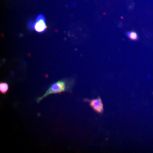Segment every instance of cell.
<instances>
[{
	"label": "cell",
	"mask_w": 153,
	"mask_h": 153,
	"mask_svg": "<svg viewBox=\"0 0 153 153\" xmlns=\"http://www.w3.org/2000/svg\"><path fill=\"white\" fill-rule=\"evenodd\" d=\"M70 87L71 86L68 85V83H66V81L64 80L57 81L52 84L44 95L37 99V102H40L42 100L50 94L60 93L68 90Z\"/></svg>",
	"instance_id": "cell-1"
},
{
	"label": "cell",
	"mask_w": 153,
	"mask_h": 153,
	"mask_svg": "<svg viewBox=\"0 0 153 153\" xmlns=\"http://www.w3.org/2000/svg\"><path fill=\"white\" fill-rule=\"evenodd\" d=\"M29 27L30 29L35 30L38 33H43L47 28L45 17L42 14L39 15L36 18L35 23L29 22Z\"/></svg>",
	"instance_id": "cell-2"
},
{
	"label": "cell",
	"mask_w": 153,
	"mask_h": 153,
	"mask_svg": "<svg viewBox=\"0 0 153 153\" xmlns=\"http://www.w3.org/2000/svg\"><path fill=\"white\" fill-rule=\"evenodd\" d=\"M87 101L89 102V105L96 112L100 114L103 113L104 106L101 98L100 97L91 100H87Z\"/></svg>",
	"instance_id": "cell-3"
},
{
	"label": "cell",
	"mask_w": 153,
	"mask_h": 153,
	"mask_svg": "<svg viewBox=\"0 0 153 153\" xmlns=\"http://www.w3.org/2000/svg\"><path fill=\"white\" fill-rule=\"evenodd\" d=\"M9 85L6 82H1L0 83V91L3 94H5L8 91Z\"/></svg>",
	"instance_id": "cell-4"
},
{
	"label": "cell",
	"mask_w": 153,
	"mask_h": 153,
	"mask_svg": "<svg viewBox=\"0 0 153 153\" xmlns=\"http://www.w3.org/2000/svg\"><path fill=\"white\" fill-rule=\"evenodd\" d=\"M127 36L130 39L133 41L137 40L138 39V36L136 32L132 31V32H128L127 33Z\"/></svg>",
	"instance_id": "cell-5"
}]
</instances>
